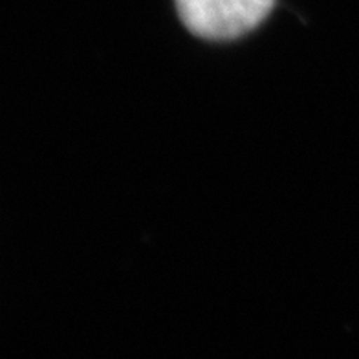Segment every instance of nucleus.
<instances>
[{"mask_svg": "<svg viewBox=\"0 0 359 359\" xmlns=\"http://www.w3.org/2000/svg\"><path fill=\"white\" fill-rule=\"evenodd\" d=\"M275 0H176L184 24L205 39H235L257 28Z\"/></svg>", "mask_w": 359, "mask_h": 359, "instance_id": "1", "label": "nucleus"}]
</instances>
